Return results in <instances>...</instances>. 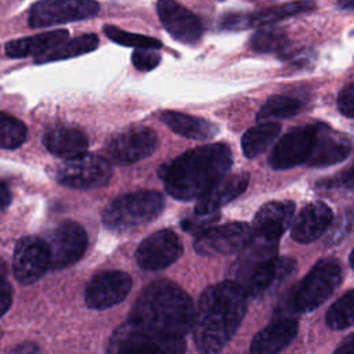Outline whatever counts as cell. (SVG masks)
Here are the masks:
<instances>
[{"instance_id":"d4e9b609","label":"cell","mask_w":354,"mask_h":354,"mask_svg":"<svg viewBox=\"0 0 354 354\" xmlns=\"http://www.w3.org/2000/svg\"><path fill=\"white\" fill-rule=\"evenodd\" d=\"M281 131V124L277 122H266L259 123L257 126L250 127L242 136L241 144L243 155L249 159L260 155L268 145L277 138Z\"/></svg>"},{"instance_id":"277c9868","label":"cell","mask_w":354,"mask_h":354,"mask_svg":"<svg viewBox=\"0 0 354 354\" xmlns=\"http://www.w3.org/2000/svg\"><path fill=\"white\" fill-rule=\"evenodd\" d=\"M165 207L158 191L138 189L113 199L102 212V223L112 231H127L151 223Z\"/></svg>"},{"instance_id":"b9f144b4","label":"cell","mask_w":354,"mask_h":354,"mask_svg":"<svg viewBox=\"0 0 354 354\" xmlns=\"http://www.w3.org/2000/svg\"><path fill=\"white\" fill-rule=\"evenodd\" d=\"M340 7L343 8H350V10H354V0H346V1H340L339 3Z\"/></svg>"},{"instance_id":"7a4b0ae2","label":"cell","mask_w":354,"mask_h":354,"mask_svg":"<svg viewBox=\"0 0 354 354\" xmlns=\"http://www.w3.org/2000/svg\"><path fill=\"white\" fill-rule=\"evenodd\" d=\"M232 166V152L224 142L192 148L163 163L158 176L176 199H199L221 181Z\"/></svg>"},{"instance_id":"8fae6325","label":"cell","mask_w":354,"mask_h":354,"mask_svg":"<svg viewBox=\"0 0 354 354\" xmlns=\"http://www.w3.org/2000/svg\"><path fill=\"white\" fill-rule=\"evenodd\" d=\"M50 270V253L46 239L39 236L21 238L12 256V272L19 283L30 285Z\"/></svg>"},{"instance_id":"8d00e7d4","label":"cell","mask_w":354,"mask_h":354,"mask_svg":"<svg viewBox=\"0 0 354 354\" xmlns=\"http://www.w3.org/2000/svg\"><path fill=\"white\" fill-rule=\"evenodd\" d=\"M223 29H248L250 28V14H228L220 21Z\"/></svg>"},{"instance_id":"8992f818","label":"cell","mask_w":354,"mask_h":354,"mask_svg":"<svg viewBox=\"0 0 354 354\" xmlns=\"http://www.w3.org/2000/svg\"><path fill=\"white\" fill-rule=\"evenodd\" d=\"M112 177L108 159L97 153H86L72 160H64L55 170V180L69 188L93 189L105 187Z\"/></svg>"},{"instance_id":"83f0119b","label":"cell","mask_w":354,"mask_h":354,"mask_svg":"<svg viewBox=\"0 0 354 354\" xmlns=\"http://www.w3.org/2000/svg\"><path fill=\"white\" fill-rule=\"evenodd\" d=\"M313 1H293V3H285L279 4L267 10H263L257 14H250V28L253 26H266L272 22L281 21L288 17H293L306 11H310L314 8Z\"/></svg>"},{"instance_id":"44dd1931","label":"cell","mask_w":354,"mask_h":354,"mask_svg":"<svg viewBox=\"0 0 354 354\" xmlns=\"http://www.w3.org/2000/svg\"><path fill=\"white\" fill-rule=\"evenodd\" d=\"M295 213L292 201H271L263 205L253 218V232L279 239Z\"/></svg>"},{"instance_id":"484cf974","label":"cell","mask_w":354,"mask_h":354,"mask_svg":"<svg viewBox=\"0 0 354 354\" xmlns=\"http://www.w3.org/2000/svg\"><path fill=\"white\" fill-rule=\"evenodd\" d=\"M97 47H98V36L95 33H83L72 40H66L61 46L55 47L54 50L37 57L35 62L44 64V62L68 59V58H73V57L94 51Z\"/></svg>"},{"instance_id":"ab89813d","label":"cell","mask_w":354,"mask_h":354,"mask_svg":"<svg viewBox=\"0 0 354 354\" xmlns=\"http://www.w3.org/2000/svg\"><path fill=\"white\" fill-rule=\"evenodd\" d=\"M39 346L36 343L32 342H26V343H21L18 346H15L12 350H10L8 354H39Z\"/></svg>"},{"instance_id":"cb8c5ba5","label":"cell","mask_w":354,"mask_h":354,"mask_svg":"<svg viewBox=\"0 0 354 354\" xmlns=\"http://www.w3.org/2000/svg\"><path fill=\"white\" fill-rule=\"evenodd\" d=\"M159 118L174 133L189 140H210L218 133V127L214 123L183 112L163 111Z\"/></svg>"},{"instance_id":"d6986e66","label":"cell","mask_w":354,"mask_h":354,"mask_svg":"<svg viewBox=\"0 0 354 354\" xmlns=\"http://www.w3.org/2000/svg\"><path fill=\"white\" fill-rule=\"evenodd\" d=\"M333 213L324 202L306 205L292 225V238L299 243H310L319 238L332 224Z\"/></svg>"},{"instance_id":"5b68a950","label":"cell","mask_w":354,"mask_h":354,"mask_svg":"<svg viewBox=\"0 0 354 354\" xmlns=\"http://www.w3.org/2000/svg\"><path fill=\"white\" fill-rule=\"evenodd\" d=\"M342 268L335 259H322L293 288L289 307L296 313H310L318 308L339 286Z\"/></svg>"},{"instance_id":"4dcf8cb0","label":"cell","mask_w":354,"mask_h":354,"mask_svg":"<svg viewBox=\"0 0 354 354\" xmlns=\"http://www.w3.org/2000/svg\"><path fill=\"white\" fill-rule=\"evenodd\" d=\"M26 140V126L17 118L0 113V145L4 149H15Z\"/></svg>"},{"instance_id":"7bdbcfd3","label":"cell","mask_w":354,"mask_h":354,"mask_svg":"<svg viewBox=\"0 0 354 354\" xmlns=\"http://www.w3.org/2000/svg\"><path fill=\"white\" fill-rule=\"evenodd\" d=\"M350 266H351V268L354 270V249H353V252H351V254H350Z\"/></svg>"},{"instance_id":"f35d334b","label":"cell","mask_w":354,"mask_h":354,"mask_svg":"<svg viewBox=\"0 0 354 354\" xmlns=\"http://www.w3.org/2000/svg\"><path fill=\"white\" fill-rule=\"evenodd\" d=\"M333 354H354V332L346 336L335 348Z\"/></svg>"},{"instance_id":"d6a6232c","label":"cell","mask_w":354,"mask_h":354,"mask_svg":"<svg viewBox=\"0 0 354 354\" xmlns=\"http://www.w3.org/2000/svg\"><path fill=\"white\" fill-rule=\"evenodd\" d=\"M317 187L325 188V189H332V188L354 189V163L348 169H344L337 174L319 180L317 183Z\"/></svg>"},{"instance_id":"603a6c76","label":"cell","mask_w":354,"mask_h":354,"mask_svg":"<svg viewBox=\"0 0 354 354\" xmlns=\"http://www.w3.org/2000/svg\"><path fill=\"white\" fill-rule=\"evenodd\" d=\"M66 39L68 30L64 29L21 37L11 40L6 44V54L11 58H25L29 55L40 57L65 43Z\"/></svg>"},{"instance_id":"5bb4252c","label":"cell","mask_w":354,"mask_h":354,"mask_svg":"<svg viewBox=\"0 0 354 354\" xmlns=\"http://www.w3.org/2000/svg\"><path fill=\"white\" fill-rule=\"evenodd\" d=\"M183 253V243L171 230H160L145 238L136 250V260L142 270L159 271L171 266Z\"/></svg>"},{"instance_id":"60d3db41","label":"cell","mask_w":354,"mask_h":354,"mask_svg":"<svg viewBox=\"0 0 354 354\" xmlns=\"http://www.w3.org/2000/svg\"><path fill=\"white\" fill-rule=\"evenodd\" d=\"M0 199H1V210H6L7 206L11 203V192L4 181L1 183V188H0Z\"/></svg>"},{"instance_id":"e575fe53","label":"cell","mask_w":354,"mask_h":354,"mask_svg":"<svg viewBox=\"0 0 354 354\" xmlns=\"http://www.w3.org/2000/svg\"><path fill=\"white\" fill-rule=\"evenodd\" d=\"M131 61L138 71H152L160 62V55L155 50H134Z\"/></svg>"},{"instance_id":"30bf717a","label":"cell","mask_w":354,"mask_h":354,"mask_svg":"<svg viewBox=\"0 0 354 354\" xmlns=\"http://www.w3.org/2000/svg\"><path fill=\"white\" fill-rule=\"evenodd\" d=\"M252 238V228L242 221L216 225L199 234L194 242L196 253L210 254H234L242 252Z\"/></svg>"},{"instance_id":"3957f363","label":"cell","mask_w":354,"mask_h":354,"mask_svg":"<svg viewBox=\"0 0 354 354\" xmlns=\"http://www.w3.org/2000/svg\"><path fill=\"white\" fill-rule=\"evenodd\" d=\"M194 319L189 295L177 283L159 279L140 293L126 321L151 333L184 337L192 330Z\"/></svg>"},{"instance_id":"4fadbf2b","label":"cell","mask_w":354,"mask_h":354,"mask_svg":"<svg viewBox=\"0 0 354 354\" xmlns=\"http://www.w3.org/2000/svg\"><path fill=\"white\" fill-rule=\"evenodd\" d=\"M131 285V277L124 271H101L95 274L86 286V304L93 310H105L113 307L126 299Z\"/></svg>"},{"instance_id":"ba28073f","label":"cell","mask_w":354,"mask_h":354,"mask_svg":"<svg viewBox=\"0 0 354 354\" xmlns=\"http://www.w3.org/2000/svg\"><path fill=\"white\" fill-rule=\"evenodd\" d=\"M100 4L91 0H41L35 3L28 14L30 28L75 22L97 15Z\"/></svg>"},{"instance_id":"2e32d148","label":"cell","mask_w":354,"mask_h":354,"mask_svg":"<svg viewBox=\"0 0 354 354\" xmlns=\"http://www.w3.org/2000/svg\"><path fill=\"white\" fill-rule=\"evenodd\" d=\"M296 263L290 257H277L267 263H263L242 277L234 279L249 299L264 295L271 286L288 277ZM232 281V279H231Z\"/></svg>"},{"instance_id":"9a60e30c","label":"cell","mask_w":354,"mask_h":354,"mask_svg":"<svg viewBox=\"0 0 354 354\" xmlns=\"http://www.w3.org/2000/svg\"><path fill=\"white\" fill-rule=\"evenodd\" d=\"M156 10L163 28L178 41L192 44L198 41L203 33L201 19L180 3L171 0H160Z\"/></svg>"},{"instance_id":"74e56055","label":"cell","mask_w":354,"mask_h":354,"mask_svg":"<svg viewBox=\"0 0 354 354\" xmlns=\"http://www.w3.org/2000/svg\"><path fill=\"white\" fill-rule=\"evenodd\" d=\"M12 303V288L6 278V264H1V288H0V314L4 315Z\"/></svg>"},{"instance_id":"f546056e","label":"cell","mask_w":354,"mask_h":354,"mask_svg":"<svg viewBox=\"0 0 354 354\" xmlns=\"http://www.w3.org/2000/svg\"><path fill=\"white\" fill-rule=\"evenodd\" d=\"M104 33L112 41L126 47H134L136 50H156L162 47V41L158 39L138 35V33H130L127 30H123L112 25H105Z\"/></svg>"},{"instance_id":"e0dca14e","label":"cell","mask_w":354,"mask_h":354,"mask_svg":"<svg viewBox=\"0 0 354 354\" xmlns=\"http://www.w3.org/2000/svg\"><path fill=\"white\" fill-rule=\"evenodd\" d=\"M299 324L295 318L282 317L274 319L259 330L250 343L252 354H278L296 337Z\"/></svg>"},{"instance_id":"f1b7e54d","label":"cell","mask_w":354,"mask_h":354,"mask_svg":"<svg viewBox=\"0 0 354 354\" xmlns=\"http://www.w3.org/2000/svg\"><path fill=\"white\" fill-rule=\"evenodd\" d=\"M325 324L335 330L346 329L354 324V289L346 292L328 308Z\"/></svg>"},{"instance_id":"ffe728a7","label":"cell","mask_w":354,"mask_h":354,"mask_svg":"<svg viewBox=\"0 0 354 354\" xmlns=\"http://www.w3.org/2000/svg\"><path fill=\"white\" fill-rule=\"evenodd\" d=\"M249 184V173H234L225 176L209 192L201 196L195 205V214L217 213L220 207L236 199Z\"/></svg>"},{"instance_id":"9c48e42d","label":"cell","mask_w":354,"mask_h":354,"mask_svg":"<svg viewBox=\"0 0 354 354\" xmlns=\"http://www.w3.org/2000/svg\"><path fill=\"white\" fill-rule=\"evenodd\" d=\"M317 140V123L292 129L274 147L268 163L275 170H285L307 163Z\"/></svg>"},{"instance_id":"7c38bea8","label":"cell","mask_w":354,"mask_h":354,"mask_svg":"<svg viewBox=\"0 0 354 354\" xmlns=\"http://www.w3.org/2000/svg\"><path fill=\"white\" fill-rule=\"evenodd\" d=\"M158 148V134L147 126H133L116 134L106 147L116 163H134L151 156Z\"/></svg>"},{"instance_id":"7402d4cb","label":"cell","mask_w":354,"mask_h":354,"mask_svg":"<svg viewBox=\"0 0 354 354\" xmlns=\"http://www.w3.org/2000/svg\"><path fill=\"white\" fill-rule=\"evenodd\" d=\"M43 144L55 156L72 160L87 153L88 138L79 129L61 126L48 130L43 137Z\"/></svg>"},{"instance_id":"1f68e13d","label":"cell","mask_w":354,"mask_h":354,"mask_svg":"<svg viewBox=\"0 0 354 354\" xmlns=\"http://www.w3.org/2000/svg\"><path fill=\"white\" fill-rule=\"evenodd\" d=\"M250 44L257 53H277L288 46V37L282 29L261 28L252 36Z\"/></svg>"},{"instance_id":"4316f807","label":"cell","mask_w":354,"mask_h":354,"mask_svg":"<svg viewBox=\"0 0 354 354\" xmlns=\"http://www.w3.org/2000/svg\"><path fill=\"white\" fill-rule=\"evenodd\" d=\"M303 108V101L286 95V94H278L270 97L264 105L260 108L257 112V122L266 123L270 119H283V118H290L293 115H297Z\"/></svg>"},{"instance_id":"ac0fdd59","label":"cell","mask_w":354,"mask_h":354,"mask_svg":"<svg viewBox=\"0 0 354 354\" xmlns=\"http://www.w3.org/2000/svg\"><path fill=\"white\" fill-rule=\"evenodd\" d=\"M350 140L325 123H317V140L314 151L307 162L308 166L321 167L339 163L350 153Z\"/></svg>"},{"instance_id":"52a82bcc","label":"cell","mask_w":354,"mask_h":354,"mask_svg":"<svg viewBox=\"0 0 354 354\" xmlns=\"http://www.w3.org/2000/svg\"><path fill=\"white\" fill-rule=\"evenodd\" d=\"M46 242L50 253V270H62L82 259L87 249L88 238L80 224L64 220L51 230Z\"/></svg>"},{"instance_id":"6da1fadb","label":"cell","mask_w":354,"mask_h":354,"mask_svg":"<svg viewBox=\"0 0 354 354\" xmlns=\"http://www.w3.org/2000/svg\"><path fill=\"white\" fill-rule=\"evenodd\" d=\"M248 296L231 281L207 286L195 307L194 340L201 354H217L236 333L248 310Z\"/></svg>"},{"instance_id":"d590c367","label":"cell","mask_w":354,"mask_h":354,"mask_svg":"<svg viewBox=\"0 0 354 354\" xmlns=\"http://www.w3.org/2000/svg\"><path fill=\"white\" fill-rule=\"evenodd\" d=\"M337 108L344 116L354 118V83L342 88L337 97Z\"/></svg>"},{"instance_id":"836d02e7","label":"cell","mask_w":354,"mask_h":354,"mask_svg":"<svg viewBox=\"0 0 354 354\" xmlns=\"http://www.w3.org/2000/svg\"><path fill=\"white\" fill-rule=\"evenodd\" d=\"M220 218V213H210V214H195V217L184 218L181 221L183 230L191 234H202L206 230L212 228L210 225L214 224Z\"/></svg>"}]
</instances>
